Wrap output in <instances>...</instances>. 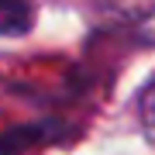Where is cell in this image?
Instances as JSON below:
<instances>
[{
  "label": "cell",
  "mask_w": 155,
  "mask_h": 155,
  "mask_svg": "<svg viewBox=\"0 0 155 155\" xmlns=\"http://www.w3.org/2000/svg\"><path fill=\"white\" fill-rule=\"evenodd\" d=\"M110 4H114V11H121L124 17H134V21L155 14V0H110Z\"/></svg>",
  "instance_id": "4"
},
{
  "label": "cell",
  "mask_w": 155,
  "mask_h": 155,
  "mask_svg": "<svg viewBox=\"0 0 155 155\" xmlns=\"http://www.w3.org/2000/svg\"><path fill=\"white\" fill-rule=\"evenodd\" d=\"M134 117H138V127L148 138V145H155V76L141 86L138 100H134Z\"/></svg>",
  "instance_id": "3"
},
{
  "label": "cell",
  "mask_w": 155,
  "mask_h": 155,
  "mask_svg": "<svg viewBox=\"0 0 155 155\" xmlns=\"http://www.w3.org/2000/svg\"><path fill=\"white\" fill-rule=\"evenodd\" d=\"M35 24L31 0H0V38H21Z\"/></svg>",
  "instance_id": "2"
},
{
  "label": "cell",
  "mask_w": 155,
  "mask_h": 155,
  "mask_svg": "<svg viewBox=\"0 0 155 155\" xmlns=\"http://www.w3.org/2000/svg\"><path fill=\"white\" fill-rule=\"evenodd\" d=\"M59 134H62L59 124H52V121L11 127V131L0 134V155H21V152H28V148H38V145H52Z\"/></svg>",
  "instance_id": "1"
}]
</instances>
